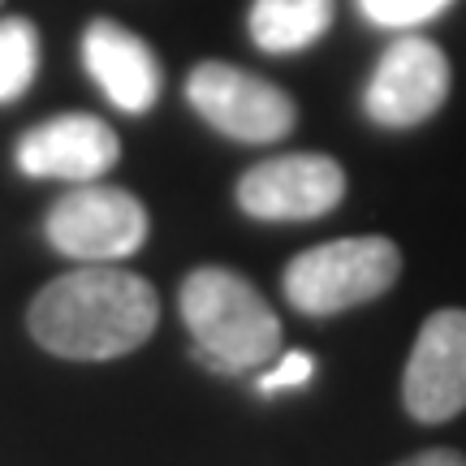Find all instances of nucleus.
Returning <instances> with one entry per match:
<instances>
[{
  "mask_svg": "<svg viewBox=\"0 0 466 466\" xmlns=\"http://www.w3.org/2000/svg\"><path fill=\"white\" fill-rule=\"evenodd\" d=\"M156 319V289L138 272L91 264L44 285L26 311V329L56 359L104 363L143 346Z\"/></svg>",
  "mask_w": 466,
  "mask_h": 466,
  "instance_id": "nucleus-1",
  "label": "nucleus"
},
{
  "mask_svg": "<svg viewBox=\"0 0 466 466\" xmlns=\"http://www.w3.org/2000/svg\"><path fill=\"white\" fill-rule=\"evenodd\" d=\"M182 319L195 337V359L212 371H255L281 350V319L264 294L233 268L208 264L182 281Z\"/></svg>",
  "mask_w": 466,
  "mask_h": 466,
  "instance_id": "nucleus-2",
  "label": "nucleus"
},
{
  "mask_svg": "<svg viewBox=\"0 0 466 466\" xmlns=\"http://www.w3.org/2000/svg\"><path fill=\"white\" fill-rule=\"evenodd\" d=\"M401 277V250L380 233L341 238L294 255L285 268V299L302 316H337L380 299Z\"/></svg>",
  "mask_w": 466,
  "mask_h": 466,
  "instance_id": "nucleus-3",
  "label": "nucleus"
},
{
  "mask_svg": "<svg viewBox=\"0 0 466 466\" xmlns=\"http://www.w3.org/2000/svg\"><path fill=\"white\" fill-rule=\"evenodd\" d=\"M48 242L78 264H116L147 242V208L130 190L83 182L52 203Z\"/></svg>",
  "mask_w": 466,
  "mask_h": 466,
  "instance_id": "nucleus-4",
  "label": "nucleus"
},
{
  "mask_svg": "<svg viewBox=\"0 0 466 466\" xmlns=\"http://www.w3.org/2000/svg\"><path fill=\"white\" fill-rule=\"evenodd\" d=\"M186 96L212 130L238 143H277L299 121V108L281 86L225 61L195 66V74L186 78Z\"/></svg>",
  "mask_w": 466,
  "mask_h": 466,
  "instance_id": "nucleus-5",
  "label": "nucleus"
},
{
  "mask_svg": "<svg viewBox=\"0 0 466 466\" xmlns=\"http://www.w3.org/2000/svg\"><path fill=\"white\" fill-rule=\"evenodd\" d=\"M450 96V61L441 44L423 35H401L389 44L380 66L363 91L367 116L384 130H410L445 104Z\"/></svg>",
  "mask_w": 466,
  "mask_h": 466,
  "instance_id": "nucleus-6",
  "label": "nucleus"
},
{
  "mask_svg": "<svg viewBox=\"0 0 466 466\" xmlns=\"http://www.w3.org/2000/svg\"><path fill=\"white\" fill-rule=\"evenodd\" d=\"M346 195V173L333 156L299 151L255 165L238 182V208L255 220H316Z\"/></svg>",
  "mask_w": 466,
  "mask_h": 466,
  "instance_id": "nucleus-7",
  "label": "nucleus"
},
{
  "mask_svg": "<svg viewBox=\"0 0 466 466\" xmlns=\"http://www.w3.org/2000/svg\"><path fill=\"white\" fill-rule=\"evenodd\" d=\"M401 401L419 423H445L466 410V311L445 307L423 319L406 359Z\"/></svg>",
  "mask_w": 466,
  "mask_h": 466,
  "instance_id": "nucleus-8",
  "label": "nucleus"
},
{
  "mask_svg": "<svg viewBox=\"0 0 466 466\" xmlns=\"http://www.w3.org/2000/svg\"><path fill=\"white\" fill-rule=\"evenodd\" d=\"M121 160V138L100 116L66 113L22 134L17 168L26 177H61V182H96Z\"/></svg>",
  "mask_w": 466,
  "mask_h": 466,
  "instance_id": "nucleus-9",
  "label": "nucleus"
},
{
  "mask_svg": "<svg viewBox=\"0 0 466 466\" xmlns=\"http://www.w3.org/2000/svg\"><path fill=\"white\" fill-rule=\"evenodd\" d=\"M83 66L96 78L104 96L121 113H147L160 96V61L147 48V39H138L121 22H91L83 35Z\"/></svg>",
  "mask_w": 466,
  "mask_h": 466,
  "instance_id": "nucleus-10",
  "label": "nucleus"
},
{
  "mask_svg": "<svg viewBox=\"0 0 466 466\" xmlns=\"http://www.w3.org/2000/svg\"><path fill=\"white\" fill-rule=\"evenodd\" d=\"M333 0H255L250 5V39L259 52L289 56L319 44L333 26Z\"/></svg>",
  "mask_w": 466,
  "mask_h": 466,
  "instance_id": "nucleus-11",
  "label": "nucleus"
},
{
  "mask_svg": "<svg viewBox=\"0 0 466 466\" xmlns=\"http://www.w3.org/2000/svg\"><path fill=\"white\" fill-rule=\"evenodd\" d=\"M39 69V35L26 17H5L0 22V104L26 96Z\"/></svg>",
  "mask_w": 466,
  "mask_h": 466,
  "instance_id": "nucleus-12",
  "label": "nucleus"
},
{
  "mask_svg": "<svg viewBox=\"0 0 466 466\" xmlns=\"http://www.w3.org/2000/svg\"><path fill=\"white\" fill-rule=\"evenodd\" d=\"M453 0H359V14L384 31H410L450 9Z\"/></svg>",
  "mask_w": 466,
  "mask_h": 466,
  "instance_id": "nucleus-13",
  "label": "nucleus"
},
{
  "mask_svg": "<svg viewBox=\"0 0 466 466\" xmlns=\"http://www.w3.org/2000/svg\"><path fill=\"white\" fill-rule=\"evenodd\" d=\"M311 371H316V359L302 354V350H289L268 371H259V393L272 398V393H285V389H302V384L311 380Z\"/></svg>",
  "mask_w": 466,
  "mask_h": 466,
  "instance_id": "nucleus-14",
  "label": "nucleus"
},
{
  "mask_svg": "<svg viewBox=\"0 0 466 466\" xmlns=\"http://www.w3.org/2000/svg\"><path fill=\"white\" fill-rule=\"evenodd\" d=\"M398 466H466V458L458 450H423L415 453V458H406V462Z\"/></svg>",
  "mask_w": 466,
  "mask_h": 466,
  "instance_id": "nucleus-15",
  "label": "nucleus"
}]
</instances>
